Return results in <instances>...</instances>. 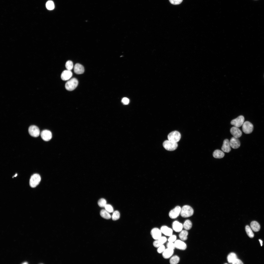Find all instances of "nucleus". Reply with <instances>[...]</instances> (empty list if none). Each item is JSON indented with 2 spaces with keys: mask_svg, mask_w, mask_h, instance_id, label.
<instances>
[{
  "mask_svg": "<svg viewBox=\"0 0 264 264\" xmlns=\"http://www.w3.org/2000/svg\"><path fill=\"white\" fill-rule=\"evenodd\" d=\"M194 210L190 206L188 205L183 206L181 208L180 214L183 218H187L192 216L193 214Z\"/></svg>",
  "mask_w": 264,
  "mask_h": 264,
  "instance_id": "nucleus-1",
  "label": "nucleus"
},
{
  "mask_svg": "<svg viewBox=\"0 0 264 264\" xmlns=\"http://www.w3.org/2000/svg\"><path fill=\"white\" fill-rule=\"evenodd\" d=\"M78 84L77 80L73 78L68 81L66 83L65 87L67 90L71 91L74 90L77 86Z\"/></svg>",
  "mask_w": 264,
  "mask_h": 264,
  "instance_id": "nucleus-2",
  "label": "nucleus"
},
{
  "mask_svg": "<svg viewBox=\"0 0 264 264\" xmlns=\"http://www.w3.org/2000/svg\"><path fill=\"white\" fill-rule=\"evenodd\" d=\"M164 148L169 151H173L176 149L178 147V144L174 142L168 140L165 141L163 144Z\"/></svg>",
  "mask_w": 264,
  "mask_h": 264,
  "instance_id": "nucleus-3",
  "label": "nucleus"
},
{
  "mask_svg": "<svg viewBox=\"0 0 264 264\" xmlns=\"http://www.w3.org/2000/svg\"><path fill=\"white\" fill-rule=\"evenodd\" d=\"M181 138L180 133L177 131H174L170 132L168 135V140L172 142L177 143L180 140Z\"/></svg>",
  "mask_w": 264,
  "mask_h": 264,
  "instance_id": "nucleus-4",
  "label": "nucleus"
},
{
  "mask_svg": "<svg viewBox=\"0 0 264 264\" xmlns=\"http://www.w3.org/2000/svg\"><path fill=\"white\" fill-rule=\"evenodd\" d=\"M41 180L40 175L37 174L33 175L31 177L29 182L30 185L32 187H36L39 184Z\"/></svg>",
  "mask_w": 264,
  "mask_h": 264,
  "instance_id": "nucleus-5",
  "label": "nucleus"
},
{
  "mask_svg": "<svg viewBox=\"0 0 264 264\" xmlns=\"http://www.w3.org/2000/svg\"><path fill=\"white\" fill-rule=\"evenodd\" d=\"M253 124L249 121L244 122L242 125V130L245 133L249 134L253 131Z\"/></svg>",
  "mask_w": 264,
  "mask_h": 264,
  "instance_id": "nucleus-6",
  "label": "nucleus"
},
{
  "mask_svg": "<svg viewBox=\"0 0 264 264\" xmlns=\"http://www.w3.org/2000/svg\"><path fill=\"white\" fill-rule=\"evenodd\" d=\"M244 119L242 115H240L237 118L232 120L231 122V125L237 127L242 126L244 122Z\"/></svg>",
  "mask_w": 264,
  "mask_h": 264,
  "instance_id": "nucleus-7",
  "label": "nucleus"
},
{
  "mask_svg": "<svg viewBox=\"0 0 264 264\" xmlns=\"http://www.w3.org/2000/svg\"><path fill=\"white\" fill-rule=\"evenodd\" d=\"M28 132L30 135L34 137L39 136L40 134V131L38 128L36 126L33 125L29 127L28 129Z\"/></svg>",
  "mask_w": 264,
  "mask_h": 264,
  "instance_id": "nucleus-8",
  "label": "nucleus"
},
{
  "mask_svg": "<svg viewBox=\"0 0 264 264\" xmlns=\"http://www.w3.org/2000/svg\"><path fill=\"white\" fill-rule=\"evenodd\" d=\"M181 208L179 206H177L169 212V215L172 219L177 218L180 214Z\"/></svg>",
  "mask_w": 264,
  "mask_h": 264,
  "instance_id": "nucleus-9",
  "label": "nucleus"
},
{
  "mask_svg": "<svg viewBox=\"0 0 264 264\" xmlns=\"http://www.w3.org/2000/svg\"><path fill=\"white\" fill-rule=\"evenodd\" d=\"M41 136L42 139L45 141H48L52 138V135L51 132L48 130L43 131L41 133Z\"/></svg>",
  "mask_w": 264,
  "mask_h": 264,
  "instance_id": "nucleus-10",
  "label": "nucleus"
},
{
  "mask_svg": "<svg viewBox=\"0 0 264 264\" xmlns=\"http://www.w3.org/2000/svg\"><path fill=\"white\" fill-rule=\"evenodd\" d=\"M230 132L233 137L238 138L241 137L242 134V132L241 130L238 127L235 126L231 128Z\"/></svg>",
  "mask_w": 264,
  "mask_h": 264,
  "instance_id": "nucleus-11",
  "label": "nucleus"
},
{
  "mask_svg": "<svg viewBox=\"0 0 264 264\" xmlns=\"http://www.w3.org/2000/svg\"><path fill=\"white\" fill-rule=\"evenodd\" d=\"M229 143L231 146L234 149L238 148L240 145V143L238 138L233 137L231 138Z\"/></svg>",
  "mask_w": 264,
  "mask_h": 264,
  "instance_id": "nucleus-12",
  "label": "nucleus"
},
{
  "mask_svg": "<svg viewBox=\"0 0 264 264\" xmlns=\"http://www.w3.org/2000/svg\"><path fill=\"white\" fill-rule=\"evenodd\" d=\"M161 233L160 230L156 228L153 229L151 232V234L152 238L156 240L161 237Z\"/></svg>",
  "mask_w": 264,
  "mask_h": 264,
  "instance_id": "nucleus-13",
  "label": "nucleus"
},
{
  "mask_svg": "<svg viewBox=\"0 0 264 264\" xmlns=\"http://www.w3.org/2000/svg\"><path fill=\"white\" fill-rule=\"evenodd\" d=\"M72 73L71 70H66L63 71L61 75V78L63 80H69L72 77Z\"/></svg>",
  "mask_w": 264,
  "mask_h": 264,
  "instance_id": "nucleus-14",
  "label": "nucleus"
},
{
  "mask_svg": "<svg viewBox=\"0 0 264 264\" xmlns=\"http://www.w3.org/2000/svg\"><path fill=\"white\" fill-rule=\"evenodd\" d=\"M167 240L166 237L161 236L154 242L153 245L155 247H159L163 245L166 241Z\"/></svg>",
  "mask_w": 264,
  "mask_h": 264,
  "instance_id": "nucleus-15",
  "label": "nucleus"
},
{
  "mask_svg": "<svg viewBox=\"0 0 264 264\" xmlns=\"http://www.w3.org/2000/svg\"><path fill=\"white\" fill-rule=\"evenodd\" d=\"M231 147L229 140L227 139H225L221 148L222 151L225 152L229 153L231 150Z\"/></svg>",
  "mask_w": 264,
  "mask_h": 264,
  "instance_id": "nucleus-16",
  "label": "nucleus"
},
{
  "mask_svg": "<svg viewBox=\"0 0 264 264\" xmlns=\"http://www.w3.org/2000/svg\"><path fill=\"white\" fill-rule=\"evenodd\" d=\"M174 244L175 248L180 250H184L186 249L187 247L186 244L183 241L180 240L176 241Z\"/></svg>",
  "mask_w": 264,
  "mask_h": 264,
  "instance_id": "nucleus-17",
  "label": "nucleus"
},
{
  "mask_svg": "<svg viewBox=\"0 0 264 264\" xmlns=\"http://www.w3.org/2000/svg\"><path fill=\"white\" fill-rule=\"evenodd\" d=\"M160 230L162 233L166 236H170L172 235V229L166 226H162Z\"/></svg>",
  "mask_w": 264,
  "mask_h": 264,
  "instance_id": "nucleus-18",
  "label": "nucleus"
},
{
  "mask_svg": "<svg viewBox=\"0 0 264 264\" xmlns=\"http://www.w3.org/2000/svg\"><path fill=\"white\" fill-rule=\"evenodd\" d=\"M74 72L78 74L83 73L84 71L83 66L79 63H77L75 65L74 67Z\"/></svg>",
  "mask_w": 264,
  "mask_h": 264,
  "instance_id": "nucleus-19",
  "label": "nucleus"
},
{
  "mask_svg": "<svg viewBox=\"0 0 264 264\" xmlns=\"http://www.w3.org/2000/svg\"><path fill=\"white\" fill-rule=\"evenodd\" d=\"M172 228L176 232H179L182 231L183 227V225L179 222L175 221H174L172 225Z\"/></svg>",
  "mask_w": 264,
  "mask_h": 264,
  "instance_id": "nucleus-20",
  "label": "nucleus"
},
{
  "mask_svg": "<svg viewBox=\"0 0 264 264\" xmlns=\"http://www.w3.org/2000/svg\"><path fill=\"white\" fill-rule=\"evenodd\" d=\"M174 252V250L167 248L163 252V256L165 259L169 258L172 255Z\"/></svg>",
  "mask_w": 264,
  "mask_h": 264,
  "instance_id": "nucleus-21",
  "label": "nucleus"
},
{
  "mask_svg": "<svg viewBox=\"0 0 264 264\" xmlns=\"http://www.w3.org/2000/svg\"><path fill=\"white\" fill-rule=\"evenodd\" d=\"M250 226L253 231L256 232L259 231L260 228L259 224L255 221H253L251 222Z\"/></svg>",
  "mask_w": 264,
  "mask_h": 264,
  "instance_id": "nucleus-22",
  "label": "nucleus"
},
{
  "mask_svg": "<svg viewBox=\"0 0 264 264\" xmlns=\"http://www.w3.org/2000/svg\"><path fill=\"white\" fill-rule=\"evenodd\" d=\"M224 153L223 151L218 149L214 151L213 154V157L216 158H222L224 156Z\"/></svg>",
  "mask_w": 264,
  "mask_h": 264,
  "instance_id": "nucleus-23",
  "label": "nucleus"
},
{
  "mask_svg": "<svg viewBox=\"0 0 264 264\" xmlns=\"http://www.w3.org/2000/svg\"><path fill=\"white\" fill-rule=\"evenodd\" d=\"M100 214L102 217L105 219H109L111 218L109 213L105 209L101 210L100 212Z\"/></svg>",
  "mask_w": 264,
  "mask_h": 264,
  "instance_id": "nucleus-24",
  "label": "nucleus"
},
{
  "mask_svg": "<svg viewBox=\"0 0 264 264\" xmlns=\"http://www.w3.org/2000/svg\"><path fill=\"white\" fill-rule=\"evenodd\" d=\"M236 258H237V255L234 253H230L227 257V261L230 263H232L233 261Z\"/></svg>",
  "mask_w": 264,
  "mask_h": 264,
  "instance_id": "nucleus-25",
  "label": "nucleus"
},
{
  "mask_svg": "<svg viewBox=\"0 0 264 264\" xmlns=\"http://www.w3.org/2000/svg\"><path fill=\"white\" fill-rule=\"evenodd\" d=\"M188 234V232L186 230H182L179 235V238L182 240H186L187 239Z\"/></svg>",
  "mask_w": 264,
  "mask_h": 264,
  "instance_id": "nucleus-26",
  "label": "nucleus"
},
{
  "mask_svg": "<svg viewBox=\"0 0 264 264\" xmlns=\"http://www.w3.org/2000/svg\"><path fill=\"white\" fill-rule=\"evenodd\" d=\"M192 226V224L191 221L189 220H187L184 222L183 225L184 228L186 230L190 229Z\"/></svg>",
  "mask_w": 264,
  "mask_h": 264,
  "instance_id": "nucleus-27",
  "label": "nucleus"
},
{
  "mask_svg": "<svg viewBox=\"0 0 264 264\" xmlns=\"http://www.w3.org/2000/svg\"><path fill=\"white\" fill-rule=\"evenodd\" d=\"M245 230L247 234L249 237L252 238L254 237V234L249 226L247 225L245 226Z\"/></svg>",
  "mask_w": 264,
  "mask_h": 264,
  "instance_id": "nucleus-28",
  "label": "nucleus"
},
{
  "mask_svg": "<svg viewBox=\"0 0 264 264\" xmlns=\"http://www.w3.org/2000/svg\"><path fill=\"white\" fill-rule=\"evenodd\" d=\"M180 258L177 255H174L172 257L170 260V263L171 264H176L179 262Z\"/></svg>",
  "mask_w": 264,
  "mask_h": 264,
  "instance_id": "nucleus-29",
  "label": "nucleus"
},
{
  "mask_svg": "<svg viewBox=\"0 0 264 264\" xmlns=\"http://www.w3.org/2000/svg\"><path fill=\"white\" fill-rule=\"evenodd\" d=\"M46 7L49 10H51L54 8V5L53 1L51 0L48 1L46 3Z\"/></svg>",
  "mask_w": 264,
  "mask_h": 264,
  "instance_id": "nucleus-30",
  "label": "nucleus"
},
{
  "mask_svg": "<svg viewBox=\"0 0 264 264\" xmlns=\"http://www.w3.org/2000/svg\"><path fill=\"white\" fill-rule=\"evenodd\" d=\"M120 213L119 211H115L113 213L112 216V219L113 220H117L120 218Z\"/></svg>",
  "mask_w": 264,
  "mask_h": 264,
  "instance_id": "nucleus-31",
  "label": "nucleus"
},
{
  "mask_svg": "<svg viewBox=\"0 0 264 264\" xmlns=\"http://www.w3.org/2000/svg\"><path fill=\"white\" fill-rule=\"evenodd\" d=\"M65 66L67 70H71L73 68V62L71 61H67L65 64Z\"/></svg>",
  "mask_w": 264,
  "mask_h": 264,
  "instance_id": "nucleus-32",
  "label": "nucleus"
},
{
  "mask_svg": "<svg viewBox=\"0 0 264 264\" xmlns=\"http://www.w3.org/2000/svg\"><path fill=\"white\" fill-rule=\"evenodd\" d=\"M107 202L106 200L104 198H101L98 201V204L101 207H104L106 205Z\"/></svg>",
  "mask_w": 264,
  "mask_h": 264,
  "instance_id": "nucleus-33",
  "label": "nucleus"
},
{
  "mask_svg": "<svg viewBox=\"0 0 264 264\" xmlns=\"http://www.w3.org/2000/svg\"><path fill=\"white\" fill-rule=\"evenodd\" d=\"M104 208L109 213H111L113 211V207L110 204H106Z\"/></svg>",
  "mask_w": 264,
  "mask_h": 264,
  "instance_id": "nucleus-34",
  "label": "nucleus"
},
{
  "mask_svg": "<svg viewBox=\"0 0 264 264\" xmlns=\"http://www.w3.org/2000/svg\"><path fill=\"white\" fill-rule=\"evenodd\" d=\"M183 0H169L170 2L172 4L176 5L180 4Z\"/></svg>",
  "mask_w": 264,
  "mask_h": 264,
  "instance_id": "nucleus-35",
  "label": "nucleus"
},
{
  "mask_svg": "<svg viewBox=\"0 0 264 264\" xmlns=\"http://www.w3.org/2000/svg\"><path fill=\"white\" fill-rule=\"evenodd\" d=\"M166 246L167 248L173 250H174L175 248L174 243L173 242H169L167 243Z\"/></svg>",
  "mask_w": 264,
  "mask_h": 264,
  "instance_id": "nucleus-36",
  "label": "nucleus"
},
{
  "mask_svg": "<svg viewBox=\"0 0 264 264\" xmlns=\"http://www.w3.org/2000/svg\"><path fill=\"white\" fill-rule=\"evenodd\" d=\"M176 236L175 235H172L170 236L169 237L168 239L169 242H175L176 240Z\"/></svg>",
  "mask_w": 264,
  "mask_h": 264,
  "instance_id": "nucleus-37",
  "label": "nucleus"
},
{
  "mask_svg": "<svg viewBox=\"0 0 264 264\" xmlns=\"http://www.w3.org/2000/svg\"><path fill=\"white\" fill-rule=\"evenodd\" d=\"M165 250V246L163 245L159 247L157 249V252L159 253H163Z\"/></svg>",
  "mask_w": 264,
  "mask_h": 264,
  "instance_id": "nucleus-38",
  "label": "nucleus"
},
{
  "mask_svg": "<svg viewBox=\"0 0 264 264\" xmlns=\"http://www.w3.org/2000/svg\"><path fill=\"white\" fill-rule=\"evenodd\" d=\"M233 264H243L242 261L236 258L235 259L232 263Z\"/></svg>",
  "mask_w": 264,
  "mask_h": 264,
  "instance_id": "nucleus-39",
  "label": "nucleus"
},
{
  "mask_svg": "<svg viewBox=\"0 0 264 264\" xmlns=\"http://www.w3.org/2000/svg\"><path fill=\"white\" fill-rule=\"evenodd\" d=\"M122 101L124 104H128L129 102V100L127 98H124L122 99Z\"/></svg>",
  "mask_w": 264,
  "mask_h": 264,
  "instance_id": "nucleus-40",
  "label": "nucleus"
},
{
  "mask_svg": "<svg viewBox=\"0 0 264 264\" xmlns=\"http://www.w3.org/2000/svg\"><path fill=\"white\" fill-rule=\"evenodd\" d=\"M259 242H260V243L261 244V246H262V244H262L263 242H262V241L261 240H260V239H259Z\"/></svg>",
  "mask_w": 264,
  "mask_h": 264,
  "instance_id": "nucleus-41",
  "label": "nucleus"
},
{
  "mask_svg": "<svg viewBox=\"0 0 264 264\" xmlns=\"http://www.w3.org/2000/svg\"><path fill=\"white\" fill-rule=\"evenodd\" d=\"M17 176V174H16L13 177H16Z\"/></svg>",
  "mask_w": 264,
  "mask_h": 264,
  "instance_id": "nucleus-42",
  "label": "nucleus"
}]
</instances>
